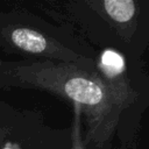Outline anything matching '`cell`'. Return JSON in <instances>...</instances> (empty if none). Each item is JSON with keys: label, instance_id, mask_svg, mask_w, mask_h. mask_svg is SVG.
<instances>
[{"label": "cell", "instance_id": "1", "mask_svg": "<svg viewBox=\"0 0 149 149\" xmlns=\"http://www.w3.org/2000/svg\"><path fill=\"white\" fill-rule=\"evenodd\" d=\"M63 91L72 100L85 105H97L104 97L102 90L97 83L81 77L68 79L63 84Z\"/></svg>", "mask_w": 149, "mask_h": 149}, {"label": "cell", "instance_id": "2", "mask_svg": "<svg viewBox=\"0 0 149 149\" xmlns=\"http://www.w3.org/2000/svg\"><path fill=\"white\" fill-rule=\"evenodd\" d=\"M29 130L26 127L24 116L9 130L0 143V149H31Z\"/></svg>", "mask_w": 149, "mask_h": 149}, {"label": "cell", "instance_id": "3", "mask_svg": "<svg viewBox=\"0 0 149 149\" xmlns=\"http://www.w3.org/2000/svg\"><path fill=\"white\" fill-rule=\"evenodd\" d=\"M104 6L107 14L116 22H127L135 12V5L132 0H106Z\"/></svg>", "mask_w": 149, "mask_h": 149}, {"label": "cell", "instance_id": "4", "mask_svg": "<svg viewBox=\"0 0 149 149\" xmlns=\"http://www.w3.org/2000/svg\"><path fill=\"white\" fill-rule=\"evenodd\" d=\"M22 116L23 113L16 111L8 102L0 99V143Z\"/></svg>", "mask_w": 149, "mask_h": 149}, {"label": "cell", "instance_id": "5", "mask_svg": "<svg viewBox=\"0 0 149 149\" xmlns=\"http://www.w3.org/2000/svg\"><path fill=\"white\" fill-rule=\"evenodd\" d=\"M101 63H102V68L105 69V71L109 74H118L123 69L122 57L112 50H107L104 52L101 57Z\"/></svg>", "mask_w": 149, "mask_h": 149}]
</instances>
